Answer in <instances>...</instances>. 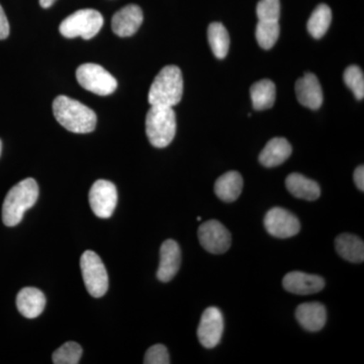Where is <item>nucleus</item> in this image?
Returning a JSON list of instances; mask_svg holds the SVG:
<instances>
[{"instance_id": "obj_13", "label": "nucleus", "mask_w": 364, "mask_h": 364, "mask_svg": "<svg viewBox=\"0 0 364 364\" xmlns=\"http://www.w3.org/2000/svg\"><path fill=\"white\" fill-rule=\"evenodd\" d=\"M284 289L289 293L306 296L317 294L325 287V280L318 275L301 272L287 273L282 280Z\"/></svg>"}, {"instance_id": "obj_32", "label": "nucleus", "mask_w": 364, "mask_h": 364, "mask_svg": "<svg viewBox=\"0 0 364 364\" xmlns=\"http://www.w3.org/2000/svg\"><path fill=\"white\" fill-rule=\"evenodd\" d=\"M55 1L56 0H40V4L43 9H48V7L53 6Z\"/></svg>"}, {"instance_id": "obj_20", "label": "nucleus", "mask_w": 364, "mask_h": 364, "mask_svg": "<svg viewBox=\"0 0 364 364\" xmlns=\"http://www.w3.org/2000/svg\"><path fill=\"white\" fill-rule=\"evenodd\" d=\"M286 186L291 195L301 200L312 202L321 196V188L317 182L299 173L289 174L286 179Z\"/></svg>"}, {"instance_id": "obj_23", "label": "nucleus", "mask_w": 364, "mask_h": 364, "mask_svg": "<svg viewBox=\"0 0 364 364\" xmlns=\"http://www.w3.org/2000/svg\"><path fill=\"white\" fill-rule=\"evenodd\" d=\"M208 43L218 59H224L229 52V33L221 23H213L208 28Z\"/></svg>"}, {"instance_id": "obj_9", "label": "nucleus", "mask_w": 364, "mask_h": 364, "mask_svg": "<svg viewBox=\"0 0 364 364\" xmlns=\"http://www.w3.org/2000/svg\"><path fill=\"white\" fill-rule=\"evenodd\" d=\"M90 203L91 210L98 218L107 219L111 217L117 203L116 186L104 179L95 181L90 188Z\"/></svg>"}, {"instance_id": "obj_16", "label": "nucleus", "mask_w": 364, "mask_h": 364, "mask_svg": "<svg viewBox=\"0 0 364 364\" xmlns=\"http://www.w3.org/2000/svg\"><path fill=\"white\" fill-rule=\"evenodd\" d=\"M296 317L304 329L317 332L326 324L327 311L324 305L317 301L301 304L296 308Z\"/></svg>"}, {"instance_id": "obj_10", "label": "nucleus", "mask_w": 364, "mask_h": 364, "mask_svg": "<svg viewBox=\"0 0 364 364\" xmlns=\"http://www.w3.org/2000/svg\"><path fill=\"white\" fill-rule=\"evenodd\" d=\"M264 227L275 238L287 239L296 236L301 230L298 218L282 208H273L264 218Z\"/></svg>"}, {"instance_id": "obj_14", "label": "nucleus", "mask_w": 364, "mask_h": 364, "mask_svg": "<svg viewBox=\"0 0 364 364\" xmlns=\"http://www.w3.org/2000/svg\"><path fill=\"white\" fill-rule=\"evenodd\" d=\"M181 264V252L176 241L166 240L160 249V263L157 279L162 282H168L176 277Z\"/></svg>"}, {"instance_id": "obj_21", "label": "nucleus", "mask_w": 364, "mask_h": 364, "mask_svg": "<svg viewBox=\"0 0 364 364\" xmlns=\"http://www.w3.org/2000/svg\"><path fill=\"white\" fill-rule=\"evenodd\" d=\"M337 252L345 260L360 263L364 260V244L359 237L352 234H341L335 240Z\"/></svg>"}, {"instance_id": "obj_3", "label": "nucleus", "mask_w": 364, "mask_h": 364, "mask_svg": "<svg viewBox=\"0 0 364 364\" xmlns=\"http://www.w3.org/2000/svg\"><path fill=\"white\" fill-rule=\"evenodd\" d=\"M183 93V78L181 69L168 65L162 68L151 85L148 102L155 107H173L178 105Z\"/></svg>"}, {"instance_id": "obj_24", "label": "nucleus", "mask_w": 364, "mask_h": 364, "mask_svg": "<svg viewBox=\"0 0 364 364\" xmlns=\"http://www.w3.org/2000/svg\"><path fill=\"white\" fill-rule=\"evenodd\" d=\"M332 11L326 4L316 7L308 21V31L315 39H321L331 25Z\"/></svg>"}, {"instance_id": "obj_1", "label": "nucleus", "mask_w": 364, "mask_h": 364, "mask_svg": "<svg viewBox=\"0 0 364 364\" xmlns=\"http://www.w3.org/2000/svg\"><path fill=\"white\" fill-rule=\"evenodd\" d=\"M53 112L57 122L66 130L76 134L95 131L97 117L95 112L78 100L60 95L53 102Z\"/></svg>"}, {"instance_id": "obj_6", "label": "nucleus", "mask_w": 364, "mask_h": 364, "mask_svg": "<svg viewBox=\"0 0 364 364\" xmlns=\"http://www.w3.org/2000/svg\"><path fill=\"white\" fill-rule=\"evenodd\" d=\"M81 272L86 289L93 298H102L109 289V275L102 258L87 250L81 256Z\"/></svg>"}, {"instance_id": "obj_18", "label": "nucleus", "mask_w": 364, "mask_h": 364, "mask_svg": "<svg viewBox=\"0 0 364 364\" xmlns=\"http://www.w3.org/2000/svg\"><path fill=\"white\" fill-rule=\"evenodd\" d=\"M293 152L291 144L284 138H273L267 144L259 155L263 166L277 167L286 162Z\"/></svg>"}, {"instance_id": "obj_33", "label": "nucleus", "mask_w": 364, "mask_h": 364, "mask_svg": "<svg viewBox=\"0 0 364 364\" xmlns=\"http://www.w3.org/2000/svg\"><path fill=\"white\" fill-rule=\"evenodd\" d=\"M1 149H2V143H1V141H0V155H1Z\"/></svg>"}, {"instance_id": "obj_17", "label": "nucleus", "mask_w": 364, "mask_h": 364, "mask_svg": "<svg viewBox=\"0 0 364 364\" xmlns=\"http://www.w3.org/2000/svg\"><path fill=\"white\" fill-rule=\"evenodd\" d=\"M46 306L45 294L36 287H25L16 296L18 312L28 318L39 317Z\"/></svg>"}, {"instance_id": "obj_15", "label": "nucleus", "mask_w": 364, "mask_h": 364, "mask_svg": "<svg viewBox=\"0 0 364 364\" xmlns=\"http://www.w3.org/2000/svg\"><path fill=\"white\" fill-rule=\"evenodd\" d=\"M294 90L299 104L311 109H320L323 104V91L315 74L306 73L299 78Z\"/></svg>"}, {"instance_id": "obj_27", "label": "nucleus", "mask_w": 364, "mask_h": 364, "mask_svg": "<svg viewBox=\"0 0 364 364\" xmlns=\"http://www.w3.org/2000/svg\"><path fill=\"white\" fill-rule=\"evenodd\" d=\"M345 85L350 88L353 95L358 100L364 97L363 72L358 66L351 65L346 69L343 75Z\"/></svg>"}, {"instance_id": "obj_7", "label": "nucleus", "mask_w": 364, "mask_h": 364, "mask_svg": "<svg viewBox=\"0 0 364 364\" xmlns=\"http://www.w3.org/2000/svg\"><path fill=\"white\" fill-rule=\"evenodd\" d=\"M76 78L85 90L102 97L112 95L117 87L116 78L97 64L86 63L79 66Z\"/></svg>"}, {"instance_id": "obj_12", "label": "nucleus", "mask_w": 364, "mask_h": 364, "mask_svg": "<svg viewBox=\"0 0 364 364\" xmlns=\"http://www.w3.org/2000/svg\"><path fill=\"white\" fill-rule=\"evenodd\" d=\"M143 11L140 6L130 4L119 9L112 20V28L119 37H131L143 23Z\"/></svg>"}, {"instance_id": "obj_2", "label": "nucleus", "mask_w": 364, "mask_h": 364, "mask_svg": "<svg viewBox=\"0 0 364 364\" xmlns=\"http://www.w3.org/2000/svg\"><path fill=\"white\" fill-rule=\"evenodd\" d=\"M39 198V186L33 178L23 179L11 188L2 205V221L7 227L20 224L23 215Z\"/></svg>"}, {"instance_id": "obj_26", "label": "nucleus", "mask_w": 364, "mask_h": 364, "mask_svg": "<svg viewBox=\"0 0 364 364\" xmlns=\"http://www.w3.org/2000/svg\"><path fill=\"white\" fill-rule=\"evenodd\" d=\"M82 356V348L76 342H66L53 353V363L77 364Z\"/></svg>"}, {"instance_id": "obj_4", "label": "nucleus", "mask_w": 364, "mask_h": 364, "mask_svg": "<svg viewBox=\"0 0 364 364\" xmlns=\"http://www.w3.org/2000/svg\"><path fill=\"white\" fill-rule=\"evenodd\" d=\"M146 134L151 145L165 148L176 134V116L172 107L151 105L146 117Z\"/></svg>"}, {"instance_id": "obj_31", "label": "nucleus", "mask_w": 364, "mask_h": 364, "mask_svg": "<svg viewBox=\"0 0 364 364\" xmlns=\"http://www.w3.org/2000/svg\"><path fill=\"white\" fill-rule=\"evenodd\" d=\"M354 182H355L356 186L360 191H364V167L363 165L358 166L355 169L353 174Z\"/></svg>"}, {"instance_id": "obj_30", "label": "nucleus", "mask_w": 364, "mask_h": 364, "mask_svg": "<svg viewBox=\"0 0 364 364\" xmlns=\"http://www.w3.org/2000/svg\"><path fill=\"white\" fill-rule=\"evenodd\" d=\"M9 35V23L6 13L0 6V40L6 39Z\"/></svg>"}, {"instance_id": "obj_29", "label": "nucleus", "mask_w": 364, "mask_h": 364, "mask_svg": "<svg viewBox=\"0 0 364 364\" xmlns=\"http://www.w3.org/2000/svg\"><path fill=\"white\" fill-rule=\"evenodd\" d=\"M145 364H169L170 358L166 347L162 344H156L150 347L144 358Z\"/></svg>"}, {"instance_id": "obj_11", "label": "nucleus", "mask_w": 364, "mask_h": 364, "mask_svg": "<svg viewBox=\"0 0 364 364\" xmlns=\"http://www.w3.org/2000/svg\"><path fill=\"white\" fill-rule=\"evenodd\" d=\"M224 332V318L221 311L210 306L203 312L198 328V338L205 348H214L220 343Z\"/></svg>"}, {"instance_id": "obj_19", "label": "nucleus", "mask_w": 364, "mask_h": 364, "mask_svg": "<svg viewBox=\"0 0 364 364\" xmlns=\"http://www.w3.org/2000/svg\"><path fill=\"white\" fill-rule=\"evenodd\" d=\"M243 189V178L237 171L223 174L215 183V193L223 202L233 203L240 196Z\"/></svg>"}, {"instance_id": "obj_22", "label": "nucleus", "mask_w": 364, "mask_h": 364, "mask_svg": "<svg viewBox=\"0 0 364 364\" xmlns=\"http://www.w3.org/2000/svg\"><path fill=\"white\" fill-rule=\"evenodd\" d=\"M250 95L254 109L264 111V109H272L274 105L277 87L272 80L263 79L251 86Z\"/></svg>"}, {"instance_id": "obj_8", "label": "nucleus", "mask_w": 364, "mask_h": 364, "mask_svg": "<svg viewBox=\"0 0 364 364\" xmlns=\"http://www.w3.org/2000/svg\"><path fill=\"white\" fill-rule=\"evenodd\" d=\"M198 236L203 249L212 254L227 252L231 246V234L222 223L215 220L200 225Z\"/></svg>"}, {"instance_id": "obj_34", "label": "nucleus", "mask_w": 364, "mask_h": 364, "mask_svg": "<svg viewBox=\"0 0 364 364\" xmlns=\"http://www.w3.org/2000/svg\"><path fill=\"white\" fill-rule=\"evenodd\" d=\"M196 220H198V221H202V218L198 217L196 218Z\"/></svg>"}, {"instance_id": "obj_28", "label": "nucleus", "mask_w": 364, "mask_h": 364, "mask_svg": "<svg viewBox=\"0 0 364 364\" xmlns=\"http://www.w3.org/2000/svg\"><path fill=\"white\" fill-rule=\"evenodd\" d=\"M259 21H279L280 16L279 0H260L256 7Z\"/></svg>"}, {"instance_id": "obj_5", "label": "nucleus", "mask_w": 364, "mask_h": 364, "mask_svg": "<svg viewBox=\"0 0 364 364\" xmlns=\"http://www.w3.org/2000/svg\"><path fill=\"white\" fill-rule=\"evenodd\" d=\"M104 18L95 9H80L67 16L60 25L59 31L64 37L73 39L81 37L85 40L92 39L102 30Z\"/></svg>"}, {"instance_id": "obj_25", "label": "nucleus", "mask_w": 364, "mask_h": 364, "mask_svg": "<svg viewBox=\"0 0 364 364\" xmlns=\"http://www.w3.org/2000/svg\"><path fill=\"white\" fill-rule=\"evenodd\" d=\"M279 21H259L256 26V40L262 49L269 50L279 40Z\"/></svg>"}]
</instances>
